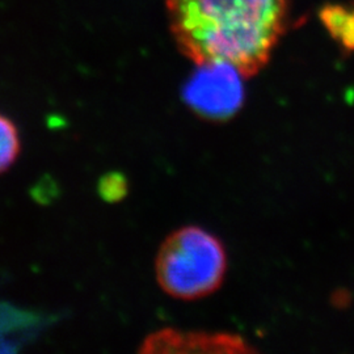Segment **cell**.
Instances as JSON below:
<instances>
[{"label":"cell","mask_w":354,"mask_h":354,"mask_svg":"<svg viewBox=\"0 0 354 354\" xmlns=\"http://www.w3.org/2000/svg\"><path fill=\"white\" fill-rule=\"evenodd\" d=\"M322 21L344 49L354 51V3L352 6L324 8Z\"/></svg>","instance_id":"obj_5"},{"label":"cell","mask_w":354,"mask_h":354,"mask_svg":"<svg viewBox=\"0 0 354 354\" xmlns=\"http://www.w3.org/2000/svg\"><path fill=\"white\" fill-rule=\"evenodd\" d=\"M184 89L185 102L209 120H225L241 108V74L227 64H201Z\"/></svg>","instance_id":"obj_3"},{"label":"cell","mask_w":354,"mask_h":354,"mask_svg":"<svg viewBox=\"0 0 354 354\" xmlns=\"http://www.w3.org/2000/svg\"><path fill=\"white\" fill-rule=\"evenodd\" d=\"M177 48L197 66L227 64L243 77L269 61L286 17V0H167Z\"/></svg>","instance_id":"obj_1"},{"label":"cell","mask_w":354,"mask_h":354,"mask_svg":"<svg viewBox=\"0 0 354 354\" xmlns=\"http://www.w3.org/2000/svg\"><path fill=\"white\" fill-rule=\"evenodd\" d=\"M227 269L225 247L201 227H183L162 244L155 261L160 288L184 301L200 299L214 292Z\"/></svg>","instance_id":"obj_2"},{"label":"cell","mask_w":354,"mask_h":354,"mask_svg":"<svg viewBox=\"0 0 354 354\" xmlns=\"http://www.w3.org/2000/svg\"><path fill=\"white\" fill-rule=\"evenodd\" d=\"M251 351L247 342L236 335L176 329L156 332L142 345L145 353H248Z\"/></svg>","instance_id":"obj_4"},{"label":"cell","mask_w":354,"mask_h":354,"mask_svg":"<svg viewBox=\"0 0 354 354\" xmlns=\"http://www.w3.org/2000/svg\"><path fill=\"white\" fill-rule=\"evenodd\" d=\"M20 152V137L12 121L0 114V174L15 163Z\"/></svg>","instance_id":"obj_6"}]
</instances>
